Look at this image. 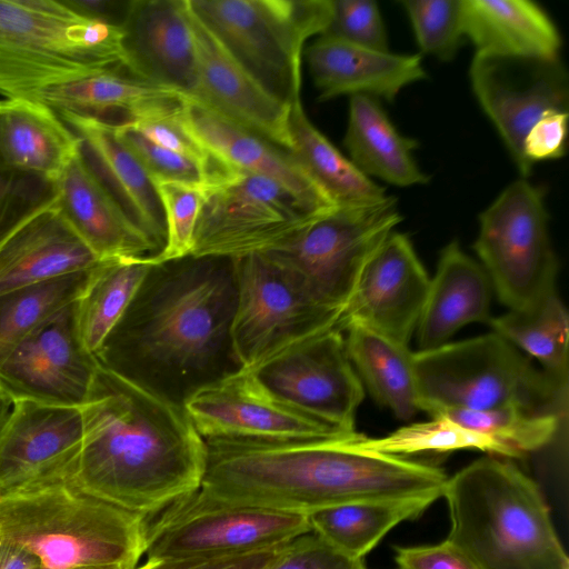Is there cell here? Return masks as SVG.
<instances>
[{"mask_svg": "<svg viewBox=\"0 0 569 569\" xmlns=\"http://www.w3.org/2000/svg\"><path fill=\"white\" fill-rule=\"evenodd\" d=\"M236 301L233 259L153 260L94 357L101 367L183 406L199 389L242 369L231 339Z\"/></svg>", "mask_w": 569, "mask_h": 569, "instance_id": "cell-1", "label": "cell"}, {"mask_svg": "<svg viewBox=\"0 0 569 569\" xmlns=\"http://www.w3.org/2000/svg\"><path fill=\"white\" fill-rule=\"evenodd\" d=\"M81 410L70 486L146 518L200 489L206 441L183 406L99 365Z\"/></svg>", "mask_w": 569, "mask_h": 569, "instance_id": "cell-2", "label": "cell"}, {"mask_svg": "<svg viewBox=\"0 0 569 569\" xmlns=\"http://www.w3.org/2000/svg\"><path fill=\"white\" fill-rule=\"evenodd\" d=\"M350 437L209 439L200 490L229 503L305 513L365 501L442 497L438 467L357 448Z\"/></svg>", "mask_w": 569, "mask_h": 569, "instance_id": "cell-3", "label": "cell"}, {"mask_svg": "<svg viewBox=\"0 0 569 569\" xmlns=\"http://www.w3.org/2000/svg\"><path fill=\"white\" fill-rule=\"evenodd\" d=\"M447 541L479 569H569L539 486L508 460L477 459L448 478Z\"/></svg>", "mask_w": 569, "mask_h": 569, "instance_id": "cell-4", "label": "cell"}, {"mask_svg": "<svg viewBox=\"0 0 569 569\" xmlns=\"http://www.w3.org/2000/svg\"><path fill=\"white\" fill-rule=\"evenodd\" d=\"M146 522L66 481L0 495V539L36 555L41 569H136Z\"/></svg>", "mask_w": 569, "mask_h": 569, "instance_id": "cell-5", "label": "cell"}, {"mask_svg": "<svg viewBox=\"0 0 569 569\" xmlns=\"http://www.w3.org/2000/svg\"><path fill=\"white\" fill-rule=\"evenodd\" d=\"M120 27L84 18L62 0H0V96L46 90L122 68Z\"/></svg>", "mask_w": 569, "mask_h": 569, "instance_id": "cell-6", "label": "cell"}, {"mask_svg": "<svg viewBox=\"0 0 569 569\" xmlns=\"http://www.w3.org/2000/svg\"><path fill=\"white\" fill-rule=\"evenodd\" d=\"M419 409L516 407L566 418L568 383L536 366L496 332L413 352Z\"/></svg>", "mask_w": 569, "mask_h": 569, "instance_id": "cell-7", "label": "cell"}, {"mask_svg": "<svg viewBox=\"0 0 569 569\" xmlns=\"http://www.w3.org/2000/svg\"><path fill=\"white\" fill-rule=\"evenodd\" d=\"M193 14L270 94L301 97L303 47L323 34L333 0H188Z\"/></svg>", "mask_w": 569, "mask_h": 569, "instance_id": "cell-8", "label": "cell"}, {"mask_svg": "<svg viewBox=\"0 0 569 569\" xmlns=\"http://www.w3.org/2000/svg\"><path fill=\"white\" fill-rule=\"evenodd\" d=\"M402 217L398 200L340 206L267 252L318 301L345 309L369 260Z\"/></svg>", "mask_w": 569, "mask_h": 569, "instance_id": "cell-9", "label": "cell"}, {"mask_svg": "<svg viewBox=\"0 0 569 569\" xmlns=\"http://www.w3.org/2000/svg\"><path fill=\"white\" fill-rule=\"evenodd\" d=\"M323 214L272 179L228 169L207 184L191 256L267 253Z\"/></svg>", "mask_w": 569, "mask_h": 569, "instance_id": "cell-10", "label": "cell"}, {"mask_svg": "<svg viewBox=\"0 0 569 569\" xmlns=\"http://www.w3.org/2000/svg\"><path fill=\"white\" fill-rule=\"evenodd\" d=\"M542 190L520 178L479 214L473 249L499 300L523 309L556 290L559 269Z\"/></svg>", "mask_w": 569, "mask_h": 569, "instance_id": "cell-11", "label": "cell"}, {"mask_svg": "<svg viewBox=\"0 0 569 569\" xmlns=\"http://www.w3.org/2000/svg\"><path fill=\"white\" fill-rule=\"evenodd\" d=\"M233 264L237 301L231 339L242 369L319 333L341 331L343 309L311 297L268 254L237 258Z\"/></svg>", "mask_w": 569, "mask_h": 569, "instance_id": "cell-12", "label": "cell"}, {"mask_svg": "<svg viewBox=\"0 0 569 569\" xmlns=\"http://www.w3.org/2000/svg\"><path fill=\"white\" fill-rule=\"evenodd\" d=\"M311 532L308 515L229 503L200 489L146 522L147 559L242 553Z\"/></svg>", "mask_w": 569, "mask_h": 569, "instance_id": "cell-13", "label": "cell"}, {"mask_svg": "<svg viewBox=\"0 0 569 569\" xmlns=\"http://www.w3.org/2000/svg\"><path fill=\"white\" fill-rule=\"evenodd\" d=\"M249 371L278 399L342 431L356 432L365 390L341 331L308 338Z\"/></svg>", "mask_w": 569, "mask_h": 569, "instance_id": "cell-14", "label": "cell"}, {"mask_svg": "<svg viewBox=\"0 0 569 569\" xmlns=\"http://www.w3.org/2000/svg\"><path fill=\"white\" fill-rule=\"evenodd\" d=\"M469 74L476 99L527 179L532 172L522 153L527 132L548 112H568V76L560 57L475 54Z\"/></svg>", "mask_w": 569, "mask_h": 569, "instance_id": "cell-15", "label": "cell"}, {"mask_svg": "<svg viewBox=\"0 0 569 569\" xmlns=\"http://www.w3.org/2000/svg\"><path fill=\"white\" fill-rule=\"evenodd\" d=\"M204 440H302L355 436L328 425L269 392L249 370L208 385L183 403Z\"/></svg>", "mask_w": 569, "mask_h": 569, "instance_id": "cell-16", "label": "cell"}, {"mask_svg": "<svg viewBox=\"0 0 569 569\" xmlns=\"http://www.w3.org/2000/svg\"><path fill=\"white\" fill-rule=\"evenodd\" d=\"M99 363L82 345L76 301L36 328L0 366V390L13 402L82 407Z\"/></svg>", "mask_w": 569, "mask_h": 569, "instance_id": "cell-17", "label": "cell"}, {"mask_svg": "<svg viewBox=\"0 0 569 569\" xmlns=\"http://www.w3.org/2000/svg\"><path fill=\"white\" fill-rule=\"evenodd\" d=\"M82 440L81 407L13 402L0 432V495L66 481Z\"/></svg>", "mask_w": 569, "mask_h": 569, "instance_id": "cell-18", "label": "cell"}, {"mask_svg": "<svg viewBox=\"0 0 569 569\" xmlns=\"http://www.w3.org/2000/svg\"><path fill=\"white\" fill-rule=\"evenodd\" d=\"M429 283L409 238L393 231L366 264L343 309L340 330L361 326L408 346Z\"/></svg>", "mask_w": 569, "mask_h": 569, "instance_id": "cell-19", "label": "cell"}, {"mask_svg": "<svg viewBox=\"0 0 569 569\" xmlns=\"http://www.w3.org/2000/svg\"><path fill=\"white\" fill-rule=\"evenodd\" d=\"M188 12L194 44V82L189 97L289 152L290 104L263 89L230 56L189 6Z\"/></svg>", "mask_w": 569, "mask_h": 569, "instance_id": "cell-20", "label": "cell"}, {"mask_svg": "<svg viewBox=\"0 0 569 569\" xmlns=\"http://www.w3.org/2000/svg\"><path fill=\"white\" fill-rule=\"evenodd\" d=\"M130 76L190 96L194 44L187 0H130L121 26Z\"/></svg>", "mask_w": 569, "mask_h": 569, "instance_id": "cell-21", "label": "cell"}, {"mask_svg": "<svg viewBox=\"0 0 569 569\" xmlns=\"http://www.w3.org/2000/svg\"><path fill=\"white\" fill-rule=\"evenodd\" d=\"M180 118L188 131L227 169L272 179L321 213L338 206L290 152L214 113L187 97Z\"/></svg>", "mask_w": 569, "mask_h": 569, "instance_id": "cell-22", "label": "cell"}, {"mask_svg": "<svg viewBox=\"0 0 569 569\" xmlns=\"http://www.w3.org/2000/svg\"><path fill=\"white\" fill-rule=\"evenodd\" d=\"M100 261L66 220L54 193L0 243V295L88 271Z\"/></svg>", "mask_w": 569, "mask_h": 569, "instance_id": "cell-23", "label": "cell"}, {"mask_svg": "<svg viewBox=\"0 0 569 569\" xmlns=\"http://www.w3.org/2000/svg\"><path fill=\"white\" fill-rule=\"evenodd\" d=\"M306 57L320 101L347 94L391 102L403 88L427 78L420 54L373 50L329 34L319 36Z\"/></svg>", "mask_w": 569, "mask_h": 569, "instance_id": "cell-24", "label": "cell"}, {"mask_svg": "<svg viewBox=\"0 0 569 569\" xmlns=\"http://www.w3.org/2000/svg\"><path fill=\"white\" fill-rule=\"evenodd\" d=\"M58 206L100 259L158 256L153 242L124 214L80 149L53 182Z\"/></svg>", "mask_w": 569, "mask_h": 569, "instance_id": "cell-25", "label": "cell"}, {"mask_svg": "<svg viewBox=\"0 0 569 569\" xmlns=\"http://www.w3.org/2000/svg\"><path fill=\"white\" fill-rule=\"evenodd\" d=\"M58 116L78 136L86 160L121 210L160 253L167 232L158 193L152 179L119 138L114 126L67 112Z\"/></svg>", "mask_w": 569, "mask_h": 569, "instance_id": "cell-26", "label": "cell"}, {"mask_svg": "<svg viewBox=\"0 0 569 569\" xmlns=\"http://www.w3.org/2000/svg\"><path fill=\"white\" fill-rule=\"evenodd\" d=\"M80 149V139L40 100L0 98V166L53 183Z\"/></svg>", "mask_w": 569, "mask_h": 569, "instance_id": "cell-27", "label": "cell"}, {"mask_svg": "<svg viewBox=\"0 0 569 569\" xmlns=\"http://www.w3.org/2000/svg\"><path fill=\"white\" fill-rule=\"evenodd\" d=\"M492 286L457 240L441 251L416 328L419 350L437 348L462 327L489 322Z\"/></svg>", "mask_w": 569, "mask_h": 569, "instance_id": "cell-28", "label": "cell"}, {"mask_svg": "<svg viewBox=\"0 0 569 569\" xmlns=\"http://www.w3.org/2000/svg\"><path fill=\"white\" fill-rule=\"evenodd\" d=\"M463 36L476 54L559 58L560 33L550 17L527 0H461Z\"/></svg>", "mask_w": 569, "mask_h": 569, "instance_id": "cell-29", "label": "cell"}, {"mask_svg": "<svg viewBox=\"0 0 569 569\" xmlns=\"http://www.w3.org/2000/svg\"><path fill=\"white\" fill-rule=\"evenodd\" d=\"M117 70L101 71L50 88L41 93L39 100L57 113L67 112L120 124L177 107L188 97L173 89L123 76Z\"/></svg>", "mask_w": 569, "mask_h": 569, "instance_id": "cell-30", "label": "cell"}, {"mask_svg": "<svg viewBox=\"0 0 569 569\" xmlns=\"http://www.w3.org/2000/svg\"><path fill=\"white\" fill-rule=\"evenodd\" d=\"M343 146L350 161L370 179L397 187L429 181L413 157L418 141L402 136L375 98L350 97Z\"/></svg>", "mask_w": 569, "mask_h": 569, "instance_id": "cell-31", "label": "cell"}, {"mask_svg": "<svg viewBox=\"0 0 569 569\" xmlns=\"http://www.w3.org/2000/svg\"><path fill=\"white\" fill-rule=\"evenodd\" d=\"M346 350L372 398L401 420L420 411L413 369V352L361 326H349Z\"/></svg>", "mask_w": 569, "mask_h": 569, "instance_id": "cell-32", "label": "cell"}, {"mask_svg": "<svg viewBox=\"0 0 569 569\" xmlns=\"http://www.w3.org/2000/svg\"><path fill=\"white\" fill-rule=\"evenodd\" d=\"M288 131L291 156L338 206L372 203L388 196L312 124L301 97L290 103Z\"/></svg>", "mask_w": 569, "mask_h": 569, "instance_id": "cell-33", "label": "cell"}, {"mask_svg": "<svg viewBox=\"0 0 569 569\" xmlns=\"http://www.w3.org/2000/svg\"><path fill=\"white\" fill-rule=\"evenodd\" d=\"M433 496L355 502L308 513L311 531L343 555L363 559L393 527L418 518Z\"/></svg>", "mask_w": 569, "mask_h": 569, "instance_id": "cell-34", "label": "cell"}, {"mask_svg": "<svg viewBox=\"0 0 569 569\" xmlns=\"http://www.w3.org/2000/svg\"><path fill=\"white\" fill-rule=\"evenodd\" d=\"M152 258L101 260L90 271L88 282L76 300V323L83 347L94 355L124 315Z\"/></svg>", "mask_w": 569, "mask_h": 569, "instance_id": "cell-35", "label": "cell"}, {"mask_svg": "<svg viewBox=\"0 0 569 569\" xmlns=\"http://www.w3.org/2000/svg\"><path fill=\"white\" fill-rule=\"evenodd\" d=\"M493 332L536 359L541 369L568 383L569 318L556 290L523 309L490 318Z\"/></svg>", "mask_w": 569, "mask_h": 569, "instance_id": "cell-36", "label": "cell"}, {"mask_svg": "<svg viewBox=\"0 0 569 569\" xmlns=\"http://www.w3.org/2000/svg\"><path fill=\"white\" fill-rule=\"evenodd\" d=\"M90 271L0 295V366L36 328L79 298Z\"/></svg>", "mask_w": 569, "mask_h": 569, "instance_id": "cell-37", "label": "cell"}, {"mask_svg": "<svg viewBox=\"0 0 569 569\" xmlns=\"http://www.w3.org/2000/svg\"><path fill=\"white\" fill-rule=\"evenodd\" d=\"M352 443L359 449L399 457L478 449L513 458L506 447L493 439L468 430L445 417L410 423L381 438H368L359 433Z\"/></svg>", "mask_w": 569, "mask_h": 569, "instance_id": "cell-38", "label": "cell"}, {"mask_svg": "<svg viewBox=\"0 0 569 569\" xmlns=\"http://www.w3.org/2000/svg\"><path fill=\"white\" fill-rule=\"evenodd\" d=\"M431 417H445L457 425L483 435L506 447L513 458L549 445L556 437L562 418L532 415L516 407L488 410L441 409Z\"/></svg>", "mask_w": 569, "mask_h": 569, "instance_id": "cell-39", "label": "cell"}, {"mask_svg": "<svg viewBox=\"0 0 569 569\" xmlns=\"http://www.w3.org/2000/svg\"><path fill=\"white\" fill-rule=\"evenodd\" d=\"M166 221V244L154 261H166L191 254L198 218L204 201L207 184L152 180Z\"/></svg>", "mask_w": 569, "mask_h": 569, "instance_id": "cell-40", "label": "cell"}, {"mask_svg": "<svg viewBox=\"0 0 569 569\" xmlns=\"http://www.w3.org/2000/svg\"><path fill=\"white\" fill-rule=\"evenodd\" d=\"M422 52L450 61L458 52L463 36L461 0L401 1Z\"/></svg>", "mask_w": 569, "mask_h": 569, "instance_id": "cell-41", "label": "cell"}, {"mask_svg": "<svg viewBox=\"0 0 569 569\" xmlns=\"http://www.w3.org/2000/svg\"><path fill=\"white\" fill-rule=\"evenodd\" d=\"M183 102L126 123L148 140L199 163L214 179L228 169L217 162L184 127L180 118Z\"/></svg>", "mask_w": 569, "mask_h": 569, "instance_id": "cell-42", "label": "cell"}, {"mask_svg": "<svg viewBox=\"0 0 569 569\" xmlns=\"http://www.w3.org/2000/svg\"><path fill=\"white\" fill-rule=\"evenodd\" d=\"M122 142L152 180H177L209 184L211 173L199 163L144 138L128 123L113 124Z\"/></svg>", "mask_w": 569, "mask_h": 569, "instance_id": "cell-43", "label": "cell"}, {"mask_svg": "<svg viewBox=\"0 0 569 569\" xmlns=\"http://www.w3.org/2000/svg\"><path fill=\"white\" fill-rule=\"evenodd\" d=\"M323 34L360 47L389 51L386 27L376 1L333 0V14Z\"/></svg>", "mask_w": 569, "mask_h": 569, "instance_id": "cell-44", "label": "cell"}, {"mask_svg": "<svg viewBox=\"0 0 569 569\" xmlns=\"http://www.w3.org/2000/svg\"><path fill=\"white\" fill-rule=\"evenodd\" d=\"M53 194V183L16 174L0 166V243Z\"/></svg>", "mask_w": 569, "mask_h": 569, "instance_id": "cell-45", "label": "cell"}, {"mask_svg": "<svg viewBox=\"0 0 569 569\" xmlns=\"http://www.w3.org/2000/svg\"><path fill=\"white\" fill-rule=\"evenodd\" d=\"M289 543L242 553L147 559L136 569H272Z\"/></svg>", "mask_w": 569, "mask_h": 569, "instance_id": "cell-46", "label": "cell"}, {"mask_svg": "<svg viewBox=\"0 0 569 569\" xmlns=\"http://www.w3.org/2000/svg\"><path fill=\"white\" fill-rule=\"evenodd\" d=\"M272 569H367L362 559L343 555L316 533L308 532L290 541Z\"/></svg>", "mask_w": 569, "mask_h": 569, "instance_id": "cell-47", "label": "cell"}, {"mask_svg": "<svg viewBox=\"0 0 569 569\" xmlns=\"http://www.w3.org/2000/svg\"><path fill=\"white\" fill-rule=\"evenodd\" d=\"M567 111H551L542 116L527 132L522 153L532 169L539 161L559 159L565 154Z\"/></svg>", "mask_w": 569, "mask_h": 569, "instance_id": "cell-48", "label": "cell"}, {"mask_svg": "<svg viewBox=\"0 0 569 569\" xmlns=\"http://www.w3.org/2000/svg\"><path fill=\"white\" fill-rule=\"evenodd\" d=\"M395 560L399 569H479L447 540L433 546L395 547Z\"/></svg>", "mask_w": 569, "mask_h": 569, "instance_id": "cell-49", "label": "cell"}, {"mask_svg": "<svg viewBox=\"0 0 569 569\" xmlns=\"http://www.w3.org/2000/svg\"><path fill=\"white\" fill-rule=\"evenodd\" d=\"M62 2L84 18L120 28L130 4V0H62Z\"/></svg>", "mask_w": 569, "mask_h": 569, "instance_id": "cell-50", "label": "cell"}, {"mask_svg": "<svg viewBox=\"0 0 569 569\" xmlns=\"http://www.w3.org/2000/svg\"><path fill=\"white\" fill-rule=\"evenodd\" d=\"M0 569H41V562L29 550L0 539Z\"/></svg>", "mask_w": 569, "mask_h": 569, "instance_id": "cell-51", "label": "cell"}, {"mask_svg": "<svg viewBox=\"0 0 569 569\" xmlns=\"http://www.w3.org/2000/svg\"><path fill=\"white\" fill-rule=\"evenodd\" d=\"M13 408V401L0 390V432Z\"/></svg>", "mask_w": 569, "mask_h": 569, "instance_id": "cell-52", "label": "cell"}, {"mask_svg": "<svg viewBox=\"0 0 569 569\" xmlns=\"http://www.w3.org/2000/svg\"><path fill=\"white\" fill-rule=\"evenodd\" d=\"M126 567L121 566H87V567H77L72 569H121Z\"/></svg>", "mask_w": 569, "mask_h": 569, "instance_id": "cell-53", "label": "cell"}, {"mask_svg": "<svg viewBox=\"0 0 569 569\" xmlns=\"http://www.w3.org/2000/svg\"><path fill=\"white\" fill-rule=\"evenodd\" d=\"M121 569H130V568H121Z\"/></svg>", "mask_w": 569, "mask_h": 569, "instance_id": "cell-54", "label": "cell"}]
</instances>
